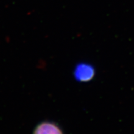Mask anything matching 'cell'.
Listing matches in <instances>:
<instances>
[{
    "label": "cell",
    "instance_id": "cell-2",
    "mask_svg": "<svg viewBox=\"0 0 134 134\" xmlns=\"http://www.w3.org/2000/svg\"><path fill=\"white\" fill-rule=\"evenodd\" d=\"M33 134H63L60 127L55 122L43 121L38 124Z\"/></svg>",
    "mask_w": 134,
    "mask_h": 134
},
{
    "label": "cell",
    "instance_id": "cell-1",
    "mask_svg": "<svg viewBox=\"0 0 134 134\" xmlns=\"http://www.w3.org/2000/svg\"><path fill=\"white\" fill-rule=\"evenodd\" d=\"M73 75L76 81L81 83L88 82L94 76L95 70L94 66L89 63H80L75 67Z\"/></svg>",
    "mask_w": 134,
    "mask_h": 134
}]
</instances>
